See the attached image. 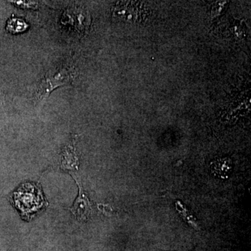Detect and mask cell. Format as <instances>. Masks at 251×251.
Wrapping results in <instances>:
<instances>
[{"mask_svg":"<svg viewBox=\"0 0 251 251\" xmlns=\"http://www.w3.org/2000/svg\"><path fill=\"white\" fill-rule=\"evenodd\" d=\"M14 201L15 205L25 216L39 211L45 203L40 188L30 183L23 184L14 193Z\"/></svg>","mask_w":251,"mask_h":251,"instance_id":"obj_1","label":"cell"},{"mask_svg":"<svg viewBox=\"0 0 251 251\" xmlns=\"http://www.w3.org/2000/svg\"><path fill=\"white\" fill-rule=\"evenodd\" d=\"M75 71L72 65H62L47 73L38 87L40 100L47 98L54 89L70 83L74 80Z\"/></svg>","mask_w":251,"mask_h":251,"instance_id":"obj_2","label":"cell"},{"mask_svg":"<svg viewBox=\"0 0 251 251\" xmlns=\"http://www.w3.org/2000/svg\"><path fill=\"white\" fill-rule=\"evenodd\" d=\"M79 187L78 197L75 200L74 205L71 208L72 214L79 221H86L93 213L92 205L87 196L85 194L82 186L77 181Z\"/></svg>","mask_w":251,"mask_h":251,"instance_id":"obj_3","label":"cell"},{"mask_svg":"<svg viewBox=\"0 0 251 251\" xmlns=\"http://www.w3.org/2000/svg\"><path fill=\"white\" fill-rule=\"evenodd\" d=\"M78 159L74 143L68 145L64 148L62 154V166L65 169H77Z\"/></svg>","mask_w":251,"mask_h":251,"instance_id":"obj_4","label":"cell"},{"mask_svg":"<svg viewBox=\"0 0 251 251\" xmlns=\"http://www.w3.org/2000/svg\"><path fill=\"white\" fill-rule=\"evenodd\" d=\"M28 25L27 23L19 18H11L7 22L6 30L13 34L23 32L27 29Z\"/></svg>","mask_w":251,"mask_h":251,"instance_id":"obj_5","label":"cell"},{"mask_svg":"<svg viewBox=\"0 0 251 251\" xmlns=\"http://www.w3.org/2000/svg\"><path fill=\"white\" fill-rule=\"evenodd\" d=\"M176 209L179 211L180 214L182 216V217L186 220V222L192 226L194 228H199L198 223L196 222V220L194 219V217L192 215L189 214L188 210H186V208L183 206L182 204H181L179 202H176Z\"/></svg>","mask_w":251,"mask_h":251,"instance_id":"obj_6","label":"cell"},{"mask_svg":"<svg viewBox=\"0 0 251 251\" xmlns=\"http://www.w3.org/2000/svg\"><path fill=\"white\" fill-rule=\"evenodd\" d=\"M11 2L18 6V7L23 8V9H36L38 7L37 2H35V1H11Z\"/></svg>","mask_w":251,"mask_h":251,"instance_id":"obj_7","label":"cell"},{"mask_svg":"<svg viewBox=\"0 0 251 251\" xmlns=\"http://www.w3.org/2000/svg\"><path fill=\"white\" fill-rule=\"evenodd\" d=\"M1 94H0V103H1Z\"/></svg>","mask_w":251,"mask_h":251,"instance_id":"obj_8","label":"cell"}]
</instances>
